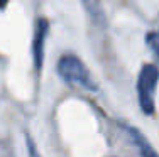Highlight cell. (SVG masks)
Listing matches in <instances>:
<instances>
[{
    "mask_svg": "<svg viewBox=\"0 0 159 157\" xmlns=\"http://www.w3.org/2000/svg\"><path fill=\"white\" fill-rule=\"evenodd\" d=\"M58 73L64 83L71 86H80L88 91H97V85L92 80L86 66L73 54H66L58 63Z\"/></svg>",
    "mask_w": 159,
    "mask_h": 157,
    "instance_id": "1",
    "label": "cell"
},
{
    "mask_svg": "<svg viewBox=\"0 0 159 157\" xmlns=\"http://www.w3.org/2000/svg\"><path fill=\"white\" fill-rule=\"evenodd\" d=\"M159 80V69L154 64H144L137 80V95L141 110L146 115L154 113V93Z\"/></svg>",
    "mask_w": 159,
    "mask_h": 157,
    "instance_id": "2",
    "label": "cell"
},
{
    "mask_svg": "<svg viewBox=\"0 0 159 157\" xmlns=\"http://www.w3.org/2000/svg\"><path fill=\"white\" fill-rule=\"evenodd\" d=\"M49 34V22L48 19L39 17L36 20V27H34V39H32V58H34V68L41 71L44 63V44H46V37Z\"/></svg>",
    "mask_w": 159,
    "mask_h": 157,
    "instance_id": "3",
    "label": "cell"
},
{
    "mask_svg": "<svg viewBox=\"0 0 159 157\" xmlns=\"http://www.w3.org/2000/svg\"><path fill=\"white\" fill-rule=\"evenodd\" d=\"M125 132L130 135L132 142L135 144V147L139 149V152H141V157H159L157 152L152 149V145L147 142V139L142 135L141 132H139L137 129H134V127H127L125 125Z\"/></svg>",
    "mask_w": 159,
    "mask_h": 157,
    "instance_id": "4",
    "label": "cell"
},
{
    "mask_svg": "<svg viewBox=\"0 0 159 157\" xmlns=\"http://www.w3.org/2000/svg\"><path fill=\"white\" fill-rule=\"evenodd\" d=\"M81 2H83L86 14L93 20V24H97L100 29L107 27V15H105V10L102 7L100 0H81Z\"/></svg>",
    "mask_w": 159,
    "mask_h": 157,
    "instance_id": "5",
    "label": "cell"
},
{
    "mask_svg": "<svg viewBox=\"0 0 159 157\" xmlns=\"http://www.w3.org/2000/svg\"><path fill=\"white\" fill-rule=\"evenodd\" d=\"M146 44L149 46V49L154 52V56L159 61V31H151L146 34Z\"/></svg>",
    "mask_w": 159,
    "mask_h": 157,
    "instance_id": "6",
    "label": "cell"
},
{
    "mask_svg": "<svg viewBox=\"0 0 159 157\" xmlns=\"http://www.w3.org/2000/svg\"><path fill=\"white\" fill-rule=\"evenodd\" d=\"M25 142H27V152H29V157H41V154L37 152V149H36V144H34V140H32L29 135H25Z\"/></svg>",
    "mask_w": 159,
    "mask_h": 157,
    "instance_id": "7",
    "label": "cell"
},
{
    "mask_svg": "<svg viewBox=\"0 0 159 157\" xmlns=\"http://www.w3.org/2000/svg\"><path fill=\"white\" fill-rule=\"evenodd\" d=\"M7 3H9V0H0V10H2V9H5V7H7Z\"/></svg>",
    "mask_w": 159,
    "mask_h": 157,
    "instance_id": "8",
    "label": "cell"
}]
</instances>
